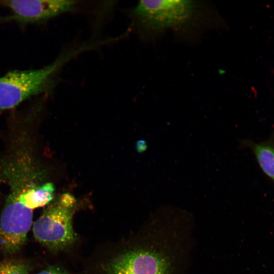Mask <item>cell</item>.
Segmentation results:
<instances>
[{
    "instance_id": "6da1fadb",
    "label": "cell",
    "mask_w": 274,
    "mask_h": 274,
    "mask_svg": "<svg viewBox=\"0 0 274 274\" xmlns=\"http://www.w3.org/2000/svg\"><path fill=\"white\" fill-rule=\"evenodd\" d=\"M0 166L9 187L6 202L33 210L47 206L54 198L55 188L43 183L42 172L34 154L32 141L26 130L13 136Z\"/></svg>"
},
{
    "instance_id": "8992f818",
    "label": "cell",
    "mask_w": 274,
    "mask_h": 274,
    "mask_svg": "<svg viewBox=\"0 0 274 274\" xmlns=\"http://www.w3.org/2000/svg\"><path fill=\"white\" fill-rule=\"evenodd\" d=\"M33 211L6 202L0 216V247L13 254L24 245L32 224Z\"/></svg>"
},
{
    "instance_id": "ba28073f",
    "label": "cell",
    "mask_w": 274,
    "mask_h": 274,
    "mask_svg": "<svg viewBox=\"0 0 274 274\" xmlns=\"http://www.w3.org/2000/svg\"><path fill=\"white\" fill-rule=\"evenodd\" d=\"M253 151L261 169L274 180V147L266 144H256Z\"/></svg>"
},
{
    "instance_id": "7a4b0ae2",
    "label": "cell",
    "mask_w": 274,
    "mask_h": 274,
    "mask_svg": "<svg viewBox=\"0 0 274 274\" xmlns=\"http://www.w3.org/2000/svg\"><path fill=\"white\" fill-rule=\"evenodd\" d=\"M77 52L61 55L41 68L14 70L1 77L0 112L13 108L33 96L49 92L54 86L57 72Z\"/></svg>"
},
{
    "instance_id": "5b68a950",
    "label": "cell",
    "mask_w": 274,
    "mask_h": 274,
    "mask_svg": "<svg viewBox=\"0 0 274 274\" xmlns=\"http://www.w3.org/2000/svg\"><path fill=\"white\" fill-rule=\"evenodd\" d=\"M76 5L68 0H0V6L10 11L0 20L24 25L40 23L73 10Z\"/></svg>"
},
{
    "instance_id": "3957f363",
    "label": "cell",
    "mask_w": 274,
    "mask_h": 274,
    "mask_svg": "<svg viewBox=\"0 0 274 274\" xmlns=\"http://www.w3.org/2000/svg\"><path fill=\"white\" fill-rule=\"evenodd\" d=\"M76 203L74 196L68 193L58 196L34 222L35 239L53 250L72 244L76 239L72 224Z\"/></svg>"
},
{
    "instance_id": "277c9868",
    "label": "cell",
    "mask_w": 274,
    "mask_h": 274,
    "mask_svg": "<svg viewBox=\"0 0 274 274\" xmlns=\"http://www.w3.org/2000/svg\"><path fill=\"white\" fill-rule=\"evenodd\" d=\"M192 10L190 1H141L133 9L132 15L146 28L159 30L184 23Z\"/></svg>"
},
{
    "instance_id": "8fae6325",
    "label": "cell",
    "mask_w": 274,
    "mask_h": 274,
    "mask_svg": "<svg viewBox=\"0 0 274 274\" xmlns=\"http://www.w3.org/2000/svg\"><path fill=\"white\" fill-rule=\"evenodd\" d=\"M147 148L146 142L144 141H139L137 143L136 149L137 150L140 152H142L145 151Z\"/></svg>"
},
{
    "instance_id": "30bf717a",
    "label": "cell",
    "mask_w": 274,
    "mask_h": 274,
    "mask_svg": "<svg viewBox=\"0 0 274 274\" xmlns=\"http://www.w3.org/2000/svg\"><path fill=\"white\" fill-rule=\"evenodd\" d=\"M37 274H68L57 268H48Z\"/></svg>"
},
{
    "instance_id": "52a82bcc",
    "label": "cell",
    "mask_w": 274,
    "mask_h": 274,
    "mask_svg": "<svg viewBox=\"0 0 274 274\" xmlns=\"http://www.w3.org/2000/svg\"><path fill=\"white\" fill-rule=\"evenodd\" d=\"M107 269L110 274H169L170 264L159 253L139 249L117 257Z\"/></svg>"
},
{
    "instance_id": "9c48e42d",
    "label": "cell",
    "mask_w": 274,
    "mask_h": 274,
    "mask_svg": "<svg viewBox=\"0 0 274 274\" xmlns=\"http://www.w3.org/2000/svg\"><path fill=\"white\" fill-rule=\"evenodd\" d=\"M28 265L20 261L5 260L0 262V274H28Z\"/></svg>"
},
{
    "instance_id": "7c38bea8",
    "label": "cell",
    "mask_w": 274,
    "mask_h": 274,
    "mask_svg": "<svg viewBox=\"0 0 274 274\" xmlns=\"http://www.w3.org/2000/svg\"><path fill=\"white\" fill-rule=\"evenodd\" d=\"M2 179H3V178H2V170L0 166V183L1 182Z\"/></svg>"
}]
</instances>
